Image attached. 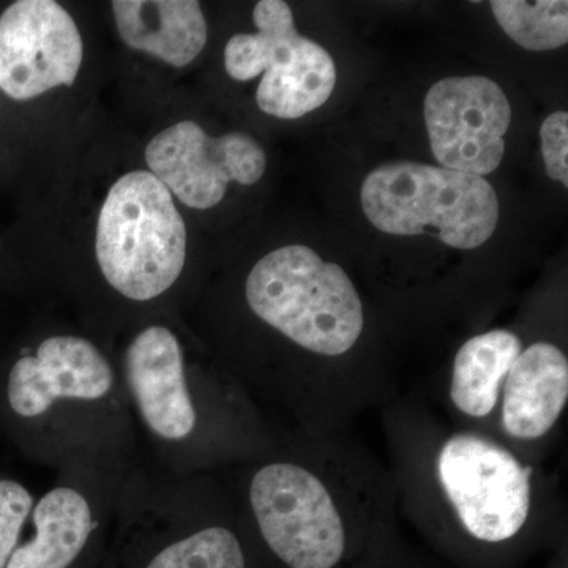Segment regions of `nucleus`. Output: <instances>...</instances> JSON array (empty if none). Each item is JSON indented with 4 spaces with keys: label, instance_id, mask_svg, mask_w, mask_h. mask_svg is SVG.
<instances>
[{
    "label": "nucleus",
    "instance_id": "nucleus-3",
    "mask_svg": "<svg viewBox=\"0 0 568 568\" xmlns=\"http://www.w3.org/2000/svg\"><path fill=\"white\" fill-rule=\"evenodd\" d=\"M366 219L394 235L432 234L457 250H474L495 234L499 200L476 174L414 162L376 168L361 190Z\"/></svg>",
    "mask_w": 568,
    "mask_h": 568
},
{
    "label": "nucleus",
    "instance_id": "nucleus-14",
    "mask_svg": "<svg viewBox=\"0 0 568 568\" xmlns=\"http://www.w3.org/2000/svg\"><path fill=\"white\" fill-rule=\"evenodd\" d=\"M33 537L14 549L7 568H69L97 528L95 508L73 485L41 496L32 508Z\"/></svg>",
    "mask_w": 568,
    "mask_h": 568
},
{
    "label": "nucleus",
    "instance_id": "nucleus-4",
    "mask_svg": "<svg viewBox=\"0 0 568 568\" xmlns=\"http://www.w3.org/2000/svg\"><path fill=\"white\" fill-rule=\"evenodd\" d=\"M256 33H237L224 48V69L235 81L263 74L256 91L260 110L272 118H304L323 106L336 85L332 55L295 29L283 0H261L253 11Z\"/></svg>",
    "mask_w": 568,
    "mask_h": 568
},
{
    "label": "nucleus",
    "instance_id": "nucleus-7",
    "mask_svg": "<svg viewBox=\"0 0 568 568\" xmlns=\"http://www.w3.org/2000/svg\"><path fill=\"white\" fill-rule=\"evenodd\" d=\"M144 156L151 174L197 211L222 203L231 182H260L267 168L264 149L250 134L212 138L193 121L174 123L153 136Z\"/></svg>",
    "mask_w": 568,
    "mask_h": 568
},
{
    "label": "nucleus",
    "instance_id": "nucleus-8",
    "mask_svg": "<svg viewBox=\"0 0 568 568\" xmlns=\"http://www.w3.org/2000/svg\"><path fill=\"white\" fill-rule=\"evenodd\" d=\"M424 115L440 168L484 178L503 163L511 106L497 82L485 77L436 82L426 93Z\"/></svg>",
    "mask_w": 568,
    "mask_h": 568
},
{
    "label": "nucleus",
    "instance_id": "nucleus-19",
    "mask_svg": "<svg viewBox=\"0 0 568 568\" xmlns=\"http://www.w3.org/2000/svg\"><path fill=\"white\" fill-rule=\"evenodd\" d=\"M545 170L552 181L568 186V114L556 111L545 119L540 129Z\"/></svg>",
    "mask_w": 568,
    "mask_h": 568
},
{
    "label": "nucleus",
    "instance_id": "nucleus-13",
    "mask_svg": "<svg viewBox=\"0 0 568 568\" xmlns=\"http://www.w3.org/2000/svg\"><path fill=\"white\" fill-rule=\"evenodd\" d=\"M111 9L126 47L175 69L192 63L207 43V21L196 0H114Z\"/></svg>",
    "mask_w": 568,
    "mask_h": 568
},
{
    "label": "nucleus",
    "instance_id": "nucleus-16",
    "mask_svg": "<svg viewBox=\"0 0 568 568\" xmlns=\"http://www.w3.org/2000/svg\"><path fill=\"white\" fill-rule=\"evenodd\" d=\"M497 24L515 43L529 51H549L568 41L566 0H495L489 3Z\"/></svg>",
    "mask_w": 568,
    "mask_h": 568
},
{
    "label": "nucleus",
    "instance_id": "nucleus-9",
    "mask_svg": "<svg viewBox=\"0 0 568 568\" xmlns=\"http://www.w3.org/2000/svg\"><path fill=\"white\" fill-rule=\"evenodd\" d=\"M81 63L80 29L61 3L18 0L0 14V91L10 99L71 88Z\"/></svg>",
    "mask_w": 568,
    "mask_h": 568
},
{
    "label": "nucleus",
    "instance_id": "nucleus-17",
    "mask_svg": "<svg viewBox=\"0 0 568 568\" xmlns=\"http://www.w3.org/2000/svg\"><path fill=\"white\" fill-rule=\"evenodd\" d=\"M145 568H245V556L233 530L211 526L168 545Z\"/></svg>",
    "mask_w": 568,
    "mask_h": 568
},
{
    "label": "nucleus",
    "instance_id": "nucleus-11",
    "mask_svg": "<svg viewBox=\"0 0 568 568\" xmlns=\"http://www.w3.org/2000/svg\"><path fill=\"white\" fill-rule=\"evenodd\" d=\"M126 387L156 439L181 444L196 432L197 409L178 335L164 325L140 332L125 351Z\"/></svg>",
    "mask_w": 568,
    "mask_h": 568
},
{
    "label": "nucleus",
    "instance_id": "nucleus-12",
    "mask_svg": "<svg viewBox=\"0 0 568 568\" xmlns=\"http://www.w3.org/2000/svg\"><path fill=\"white\" fill-rule=\"evenodd\" d=\"M568 399V361L551 343L519 354L506 377L503 424L517 439H538L559 420Z\"/></svg>",
    "mask_w": 568,
    "mask_h": 568
},
{
    "label": "nucleus",
    "instance_id": "nucleus-6",
    "mask_svg": "<svg viewBox=\"0 0 568 568\" xmlns=\"http://www.w3.org/2000/svg\"><path fill=\"white\" fill-rule=\"evenodd\" d=\"M437 473L470 536L499 544L517 536L530 510L529 469L507 448L476 435L450 437Z\"/></svg>",
    "mask_w": 568,
    "mask_h": 568
},
{
    "label": "nucleus",
    "instance_id": "nucleus-10",
    "mask_svg": "<svg viewBox=\"0 0 568 568\" xmlns=\"http://www.w3.org/2000/svg\"><path fill=\"white\" fill-rule=\"evenodd\" d=\"M115 390L110 361L89 339L54 335L22 355L7 377V405L22 420H39L62 405H100Z\"/></svg>",
    "mask_w": 568,
    "mask_h": 568
},
{
    "label": "nucleus",
    "instance_id": "nucleus-5",
    "mask_svg": "<svg viewBox=\"0 0 568 568\" xmlns=\"http://www.w3.org/2000/svg\"><path fill=\"white\" fill-rule=\"evenodd\" d=\"M250 506L268 548L291 568H334L346 530L331 493L305 467L271 463L250 484Z\"/></svg>",
    "mask_w": 568,
    "mask_h": 568
},
{
    "label": "nucleus",
    "instance_id": "nucleus-2",
    "mask_svg": "<svg viewBox=\"0 0 568 568\" xmlns=\"http://www.w3.org/2000/svg\"><path fill=\"white\" fill-rule=\"evenodd\" d=\"M95 254L104 280L130 301H153L181 278L186 227L155 175L133 171L112 183L97 223Z\"/></svg>",
    "mask_w": 568,
    "mask_h": 568
},
{
    "label": "nucleus",
    "instance_id": "nucleus-1",
    "mask_svg": "<svg viewBox=\"0 0 568 568\" xmlns=\"http://www.w3.org/2000/svg\"><path fill=\"white\" fill-rule=\"evenodd\" d=\"M245 297L254 315L310 353L346 354L364 332L349 276L305 245L282 246L257 261Z\"/></svg>",
    "mask_w": 568,
    "mask_h": 568
},
{
    "label": "nucleus",
    "instance_id": "nucleus-18",
    "mask_svg": "<svg viewBox=\"0 0 568 568\" xmlns=\"http://www.w3.org/2000/svg\"><path fill=\"white\" fill-rule=\"evenodd\" d=\"M33 506L36 500L24 485L11 478H0V568H7L18 548Z\"/></svg>",
    "mask_w": 568,
    "mask_h": 568
},
{
    "label": "nucleus",
    "instance_id": "nucleus-15",
    "mask_svg": "<svg viewBox=\"0 0 568 568\" xmlns=\"http://www.w3.org/2000/svg\"><path fill=\"white\" fill-rule=\"evenodd\" d=\"M521 353V339L514 332L491 331L467 339L459 347L452 373L450 398L457 409L469 417L489 416Z\"/></svg>",
    "mask_w": 568,
    "mask_h": 568
}]
</instances>
